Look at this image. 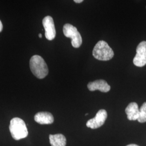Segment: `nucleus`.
Listing matches in <instances>:
<instances>
[{"label": "nucleus", "mask_w": 146, "mask_h": 146, "mask_svg": "<svg viewBox=\"0 0 146 146\" xmlns=\"http://www.w3.org/2000/svg\"><path fill=\"white\" fill-rule=\"evenodd\" d=\"M87 87L92 92L99 90L101 92L107 93L110 90V86L104 80H98L90 82L87 84Z\"/></svg>", "instance_id": "nucleus-8"}, {"label": "nucleus", "mask_w": 146, "mask_h": 146, "mask_svg": "<svg viewBox=\"0 0 146 146\" xmlns=\"http://www.w3.org/2000/svg\"><path fill=\"white\" fill-rule=\"evenodd\" d=\"M125 113L127 118L131 121L137 120L139 116V109L136 102H131L125 108Z\"/></svg>", "instance_id": "nucleus-10"}, {"label": "nucleus", "mask_w": 146, "mask_h": 146, "mask_svg": "<svg viewBox=\"0 0 146 146\" xmlns=\"http://www.w3.org/2000/svg\"><path fill=\"white\" fill-rule=\"evenodd\" d=\"M84 1V0H74V2L77 3H81Z\"/></svg>", "instance_id": "nucleus-13"}, {"label": "nucleus", "mask_w": 146, "mask_h": 146, "mask_svg": "<svg viewBox=\"0 0 146 146\" xmlns=\"http://www.w3.org/2000/svg\"><path fill=\"white\" fill-rule=\"evenodd\" d=\"M137 121L140 123L146 122V102L143 104L139 110V116Z\"/></svg>", "instance_id": "nucleus-12"}, {"label": "nucleus", "mask_w": 146, "mask_h": 146, "mask_svg": "<svg viewBox=\"0 0 146 146\" xmlns=\"http://www.w3.org/2000/svg\"><path fill=\"white\" fill-rule=\"evenodd\" d=\"M134 64L142 67L146 64V41L140 42L136 48V54L133 59Z\"/></svg>", "instance_id": "nucleus-5"}, {"label": "nucleus", "mask_w": 146, "mask_h": 146, "mask_svg": "<svg viewBox=\"0 0 146 146\" xmlns=\"http://www.w3.org/2000/svg\"><path fill=\"white\" fill-rule=\"evenodd\" d=\"M49 141L51 146H66V138L61 134L49 135Z\"/></svg>", "instance_id": "nucleus-11"}, {"label": "nucleus", "mask_w": 146, "mask_h": 146, "mask_svg": "<svg viewBox=\"0 0 146 146\" xmlns=\"http://www.w3.org/2000/svg\"><path fill=\"white\" fill-rule=\"evenodd\" d=\"M2 29H3V25L1 21H0V32L2 31Z\"/></svg>", "instance_id": "nucleus-14"}, {"label": "nucleus", "mask_w": 146, "mask_h": 146, "mask_svg": "<svg viewBox=\"0 0 146 146\" xmlns=\"http://www.w3.org/2000/svg\"><path fill=\"white\" fill-rule=\"evenodd\" d=\"M31 72L37 78L42 79L48 74V68L44 59L39 55H34L30 60Z\"/></svg>", "instance_id": "nucleus-1"}, {"label": "nucleus", "mask_w": 146, "mask_h": 146, "mask_svg": "<svg viewBox=\"0 0 146 146\" xmlns=\"http://www.w3.org/2000/svg\"><path fill=\"white\" fill-rule=\"evenodd\" d=\"M42 24L45 30L46 38L49 41L54 40L56 36V30L53 19L50 16H47L43 19Z\"/></svg>", "instance_id": "nucleus-7"}, {"label": "nucleus", "mask_w": 146, "mask_h": 146, "mask_svg": "<svg viewBox=\"0 0 146 146\" xmlns=\"http://www.w3.org/2000/svg\"><path fill=\"white\" fill-rule=\"evenodd\" d=\"M63 32L65 36L72 38V44L73 47L78 48L81 46L82 38L75 27L69 23L65 24L63 28Z\"/></svg>", "instance_id": "nucleus-4"}, {"label": "nucleus", "mask_w": 146, "mask_h": 146, "mask_svg": "<svg viewBox=\"0 0 146 146\" xmlns=\"http://www.w3.org/2000/svg\"><path fill=\"white\" fill-rule=\"evenodd\" d=\"M9 131L13 138L15 140L24 139L28 135V131L25 121L19 117H14L11 120Z\"/></svg>", "instance_id": "nucleus-2"}, {"label": "nucleus", "mask_w": 146, "mask_h": 146, "mask_svg": "<svg viewBox=\"0 0 146 146\" xmlns=\"http://www.w3.org/2000/svg\"><path fill=\"white\" fill-rule=\"evenodd\" d=\"M107 117V111L104 110H99L96 113L95 117L87 121L86 125L87 127L92 129H97L104 124Z\"/></svg>", "instance_id": "nucleus-6"}, {"label": "nucleus", "mask_w": 146, "mask_h": 146, "mask_svg": "<svg viewBox=\"0 0 146 146\" xmlns=\"http://www.w3.org/2000/svg\"><path fill=\"white\" fill-rule=\"evenodd\" d=\"M38 36H39L40 38H42V34H38Z\"/></svg>", "instance_id": "nucleus-16"}, {"label": "nucleus", "mask_w": 146, "mask_h": 146, "mask_svg": "<svg viewBox=\"0 0 146 146\" xmlns=\"http://www.w3.org/2000/svg\"><path fill=\"white\" fill-rule=\"evenodd\" d=\"M138 146V145H135V144H131V145H127V146Z\"/></svg>", "instance_id": "nucleus-15"}, {"label": "nucleus", "mask_w": 146, "mask_h": 146, "mask_svg": "<svg viewBox=\"0 0 146 146\" xmlns=\"http://www.w3.org/2000/svg\"><path fill=\"white\" fill-rule=\"evenodd\" d=\"M88 115V113H86V115Z\"/></svg>", "instance_id": "nucleus-17"}, {"label": "nucleus", "mask_w": 146, "mask_h": 146, "mask_svg": "<svg viewBox=\"0 0 146 146\" xmlns=\"http://www.w3.org/2000/svg\"><path fill=\"white\" fill-rule=\"evenodd\" d=\"M94 58L100 61H108L114 57V53L108 44L104 41H99L93 50Z\"/></svg>", "instance_id": "nucleus-3"}, {"label": "nucleus", "mask_w": 146, "mask_h": 146, "mask_svg": "<svg viewBox=\"0 0 146 146\" xmlns=\"http://www.w3.org/2000/svg\"><path fill=\"white\" fill-rule=\"evenodd\" d=\"M34 120L41 125H50L53 123L54 119L50 113L42 111L37 113L35 115Z\"/></svg>", "instance_id": "nucleus-9"}]
</instances>
